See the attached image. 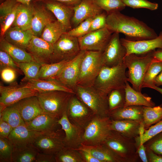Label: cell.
I'll list each match as a JSON object with an SVG mask.
<instances>
[{
  "instance_id": "obj_1",
  "label": "cell",
  "mask_w": 162,
  "mask_h": 162,
  "mask_svg": "<svg viewBox=\"0 0 162 162\" xmlns=\"http://www.w3.org/2000/svg\"><path fill=\"white\" fill-rule=\"evenodd\" d=\"M106 27L112 33H122L126 39L136 41L155 38L158 35L146 24L133 17L116 11L107 14Z\"/></svg>"
},
{
  "instance_id": "obj_2",
  "label": "cell",
  "mask_w": 162,
  "mask_h": 162,
  "mask_svg": "<svg viewBox=\"0 0 162 162\" xmlns=\"http://www.w3.org/2000/svg\"><path fill=\"white\" fill-rule=\"evenodd\" d=\"M126 69L123 62L112 67L103 66L93 86L106 95L113 90L124 88L128 81Z\"/></svg>"
},
{
  "instance_id": "obj_3",
  "label": "cell",
  "mask_w": 162,
  "mask_h": 162,
  "mask_svg": "<svg viewBox=\"0 0 162 162\" xmlns=\"http://www.w3.org/2000/svg\"><path fill=\"white\" fill-rule=\"evenodd\" d=\"M154 51L143 56L130 54L126 55L123 59V62L128 69V81L131 84L132 87L136 91H141L146 73L153 62Z\"/></svg>"
},
{
  "instance_id": "obj_4",
  "label": "cell",
  "mask_w": 162,
  "mask_h": 162,
  "mask_svg": "<svg viewBox=\"0 0 162 162\" xmlns=\"http://www.w3.org/2000/svg\"><path fill=\"white\" fill-rule=\"evenodd\" d=\"M73 90L77 98L95 115L102 117H109L107 95L93 86L83 87L76 85Z\"/></svg>"
},
{
  "instance_id": "obj_5",
  "label": "cell",
  "mask_w": 162,
  "mask_h": 162,
  "mask_svg": "<svg viewBox=\"0 0 162 162\" xmlns=\"http://www.w3.org/2000/svg\"><path fill=\"white\" fill-rule=\"evenodd\" d=\"M74 94L60 91L38 92V98L44 112L60 118L66 112L70 100Z\"/></svg>"
},
{
  "instance_id": "obj_6",
  "label": "cell",
  "mask_w": 162,
  "mask_h": 162,
  "mask_svg": "<svg viewBox=\"0 0 162 162\" xmlns=\"http://www.w3.org/2000/svg\"><path fill=\"white\" fill-rule=\"evenodd\" d=\"M103 144L118 155L124 162L141 161L137 152L134 139L112 130Z\"/></svg>"
},
{
  "instance_id": "obj_7",
  "label": "cell",
  "mask_w": 162,
  "mask_h": 162,
  "mask_svg": "<svg viewBox=\"0 0 162 162\" xmlns=\"http://www.w3.org/2000/svg\"><path fill=\"white\" fill-rule=\"evenodd\" d=\"M102 52L86 51L82 60L76 85L88 87L93 86L103 65Z\"/></svg>"
},
{
  "instance_id": "obj_8",
  "label": "cell",
  "mask_w": 162,
  "mask_h": 162,
  "mask_svg": "<svg viewBox=\"0 0 162 162\" xmlns=\"http://www.w3.org/2000/svg\"><path fill=\"white\" fill-rule=\"evenodd\" d=\"M111 121L109 117L94 115L83 130L82 144L95 146L103 144L112 131Z\"/></svg>"
},
{
  "instance_id": "obj_9",
  "label": "cell",
  "mask_w": 162,
  "mask_h": 162,
  "mask_svg": "<svg viewBox=\"0 0 162 162\" xmlns=\"http://www.w3.org/2000/svg\"><path fill=\"white\" fill-rule=\"evenodd\" d=\"M53 45V51L50 63L70 60L80 52L78 38L64 33Z\"/></svg>"
},
{
  "instance_id": "obj_10",
  "label": "cell",
  "mask_w": 162,
  "mask_h": 162,
  "mask_svg": "<svg viewBox=\"0 0 162 162\" xmlns=\"http://www.w3.org/2000/svg\"><path fill=\"white\" fill-rule=\"evenodd\" d=\"M64 133L62 129L43 133L34 139L32 145L39 152L55 155L64 146Z\"/></svg>"
},
{
  "instance_id": "obj_11",
  "label": "cell",
  "mask_w": 162,
  "mask_h": 162,
  "mask_svg": "<svg viewBox=\"0 0 162 162\" xmlns=\"http://www.w3.org/2000/svg\"><path fill=\"white\" fill-rule=\"evenodd\" d=\"M37 90L19 86L15 82L10 85L0 86V112L6 107L15 104L20 100L30 97L37 96Z\"/></svg>"
},
{
  "instance_id": "obj_12",
  "label": "cell",
  "mask_w": 162,
  "mask_h": 162,
  "mask_svg": "<svg viewBox=\"0 0 162 162\" xmlns=\"http://www.w3.org/2000/svg\"><path fill=\"white\" fill-rule=\"evenodd\" d=\"M66 114L71 123L83 130L95 115L75 94L70 100Z\"/></svg>"
},
{
  "instance_id": "obj_13",
  "label": "cell",
  "mask_w": 162,
  "mask_h": 162,
  "mask_svg": "<svg viewBox=\"0 0 162 162\" xmlns=\"http://www.w3.org/2000/svg\"><path fill=\"white\" fill-rule=\"evenodd\" d=\"M112 33L106 27L90 31L78 38L81 50L103 52Z\"/></svg>"
},
{
  "instance_id": "obj_14",
  "label": "cell",
  "mask_w": 162,
  "mask_h": 162,
  "mask_svg": "<svg viewBox=\"0 0 162 162\" xmlns=\"http://www.w3.org/2000/svg\"><path fill=\"white\" fill-rule=\"evenodd\" d=\"M126 55V50L121 43L119 33H114L102 52L103 66L112 67L122 63Z\"/></svg>"
},
{
  "instance_id": "obj_15",
  "label": "cell",
  "mask_w": 162,
  "mask_h": 162,
  "mask_svg": "<svg viewBox=\"0 0 162 162\" xmlns=\"http://www.w3.org/2000/svg\"><path fill=\"white\" fill-rule=\"evenodd\" d=\"M85 51L81 50L75 58L68 62L56 76L51 79L57 80L73 90L76 85L80 64Z\"/></svg>"
},
{
  "instance_id": "obj_16",
  "label": "cell",
  "mask_w": 162,
  "mask_h": 162,
  "mask_svg": "<svg viewBox=\"0 0 162 162\" xmlns=\"http://www.w3.org/2000/svg\"><path fill=\"white\" fill-rule=\"evenodd\" d=\"M120 41L126 49V55L132 53L146 55L157 48L162 49V31L153 39L133 41L122 38Z\"/></svg>"
},
{
  "instance_id": "obj_17",
  "label": "cell",
  "mask_w": 162,
  "mask_h": 162,
  "mask_svg": "<svg viewBox=\"0 0 162 162\" xmlns=\"http://www.w3.org/2000/svg\"><path fill=\"white\" fill-rule=\"evenodd\" d=\"M26 50L35 61L41 65L51 63L53 45L40 37L33 35Z\"/></svg>"
},
{
  "instance_id": "obj_18",
  "label": "cell",
  "mask_w": 162,
  "mask_h": 162,
  "mask_svg": "<svg viewBox=\"0 0 162 162\" xmlns=\"http://www.w3.org/2000/svg\"><path fill=\"white\" fill-rule=\"evenodd\" d=\"M64 133L65 146L78 149L82 144L83 130L71 123L67 118L66 112L58 120Z\"/></svg>"
},
{
  "instance_id": "obj_19",
  "label": "cell",
  "mask_w": 162,
  "mask_h": 162,
  "mask_svg": "<svg viewBox=\"0 0 162 162\" xmlns=\"http://www.w3.org/2000/svg\"><path fill=\"white\" fill-rule=\"evenodd\" d=\"M73 9L74 13L71 20V24L74 28L85 20L104 11L94 0H82L73 7Z\"/></svg>"
},
{
  "instance_id": "obj_20",
  "label": "cell",
  "mask_w": 162,
  "mask_h": 162,
  "mask_svg": "<svg viewBox=\"0 0 162 162\" xmlns=\"http://www.w3.org/2000/svg\"><path fill=\"white\" fill-rule=\"evenodd\" d=\"M46 8L52 12L57 20L68 30L72 28L71 20L73 16V7L55 0L42 1Z\"/></svg>"
},
{
  "instance_id": "obj_21",
  "label": "cell",
  "mask_w": 162,
  "mask_h": 162,
  "mask_svg": "<svg viewBox=\"0 0 162 162\" xmlns=\"http://www.w3.org/2000/svg\"><path fill=\"white\" fill-rule=\"evenodd\" d=\"M34 1L35 2L33 3L34 13L31 29L34 35L39 37L45 27L55 20L44 4H40L38 2Z\"/></svg>"
},
{
  "instance_id": "obj_22",
  "label": "cell",
  "mask_w": 162,
  "mask_h": 162,
  "mask_svg": "<svg viewBox=\"0 0 162 162\" xmlns=\"http://www.w3.org/2000/svg\"><path fill=\"white\" fill-rule=\"evenodd\" d=\"M20 3L16 0H5L0 5V38L11 27Z\"/></svg>"
},
{
  "instance_id": "obj_23",
  "label": "cell",
  "mask_w": 162,
  "mask_h": 162,
  "mask_svg": "<svg viewBox=\"0 0 162 162\" xmlns=\"http://www.w3.org/2000/svg\"><path fill=\"white\" fill-rule=\"evenodd\" d=\"M44 132L29 130L24 125H21L14 128L8 139L13 147H19L32 144L36 137Z\"/></svg>"
},
{
  "instance_id": "obj_24",
  "label": "cell",
  "mask_w": 162,
  "mask_h": 162,
  "mask_svg": "<svg viewBox=\"0 0 162 162\" xmlns=\"http://www.w3.org/2000/svg\"><path fill=\"white\" fill-rule=\"evenodd\" d=\"M59 119L44 112L39 115L30 121L25 123V126L29 130L42 132L57 130L61 125Z\"/></svg>"
},
{
  "instance_id": "obj_25",
  "label": "cell",
  "mask_w": 162,
  "mask_h": 162,
  "mask_svg": "<svg viewBox=\"0 0 162 162\" xmlns=\"http://www.w3.org/2000/svg\"><path fill=\"white\" fill-rule=\"evenodd\" d=\"M16 104L25 124L44 113L37 96L23 99L16 103Z\"/></svg>"
},
{
  "instance_id": "obj_26",
  "label": "cell",
  "mask_w": 162,
  "mask_h": 162,
  "mask_svg": "<svg viewBox=\"0 0 162 162\" xmlns=\"http://www.w3.org/2000/svg\"><path fill=\"white\" fill-rule=\"evenodd\" d=\"M22 85L25 87L35 89L39 92L60 91L75 94L72 89L57 80L52 79L30 80Z\"/></svg>"
},
{
  "instance_id": "obj_27",
  "label": "cell",
  "mask_w": 162,
  "mask_h": 162,
  "mask_svg": "<svg viewBox=\"0 0 162 162\" xmlns=\"http://www.w3.org/2000/svg\"><path fill=\"white\" fill-rule=\"evenodd\" d=\"M33 35L31 29L24 30L11 26L6 31L3 38L10 44L26 50Z\"/></svg>"
},
{
  "instance_id": "obj_28",
  "label": "cell",
  "mask_w": 162,
  "mask_h": 162,
  "mask_svg": "<svg viewBox=\"0 0 162 162\" xmlns=\"http://www.w3.org/2000/svg\"><path fill=\"white\" fill-rule=\"evenodd\" d=\"M80 149L88 151L100 162H124L118 155L103 144L95 146L82 144L78 149Z\"/></svg>"
},
{
  "instance_id": "obj_29",
  "label": "cell",
  "mask_w": 162,
  "mask_h": 162,
  "mask_svg": "<svg viewBox=\"0 0 162 162\" xmlns=\"http://www.w3.org/2000/svg\"><path fill=\"white\" fill-rule=\"evenodd\" d=\"M141 121L111 120L110 128L112 130L118 132L126 137L134 139L139 136V128Z\"/></svg>"
},
{
  "instance_id": "obj_30",
  "label": "cell",
  "mask_w": 162,
  "mask_h": 162,
  "mask_svg": "<svg viewBox=\"0 0 162 162\" xmlns=\"http://www.w3.org/2000/svg\"><path fill=\"white\" fill-rule=\"evenodd\" d=\"M143 106H130L120 108L110 112L109 116L112 120H143Z\"/></svg>"
},
{
  "instance_id": "obj_31",
  "label": "cell",
  "mask_w": 162,
  "mask_h": 162,
  "mask_svg": "<svg viewBox=\"0 0 162 162\" xmlns=\"http://www.w3.org/2000/svg\"><path fill=\"white\" fill-rule=\"evenodd\" d=\"M34 13L32 1L29 5L20 3L11 26H17L24 30L31 29Z\"/></svg>"
},
{
  "instance_id": "obj_32",
  "label": "cell",
  "mask_w": 162,
  "mask_h": 162,
  "mask_svg": "<svg viewBox=\"0 0 162 162\" xmlns=\"http://www.w3.org/2000/svg\"><path fill=\"white\" fill-rule=\"evenodd\" d=\"M125 93V102L124 107L130 106H140L153 107L155 104L152 98L142 94L141 92L134 90L127 82L124 88Z\"/></svg>"
},
{
  "instance_id": "obj_33",
  "label": "cell",
  "mask_w": 162,
  "mask_h": 162,
  "mask_svg": "<svg viewBox=\"0 0 162 162\" xmlns=\"http://www.w3.org/2000/svg\"><path fill=\"white\" fill-rule=\"evenodd\" d=\"M0 50L8 53L16 63L35 61L31 54L26 50L10 44L4 38H0Z\"/></svg>"
},
{
  "instance_id": "obj_34",
  "label": "cell",
  "mask_w": 162,
  "mask_h": 162,
  "mask_svg": "<svg viewBox=\"0 0 162 162\" xmlns=\"http://www.w3.org/2000/svg\"><path fill=\"white\" fill-rule=\"evenodd\" d=\"M67 29L57 20L48 24L44 28L40 38L53 44L61 36L67 32Z\"/></svg>"
},
{
  "instance_id": "obj_35",
  "label": "cell",
  "mask_w": 162,
  "mask_h": 162,
  "mask_svg": "<svg viewBox=\"0 0 162 162\" xmlns=\"http://www.w3.org/2000/svg\"><path fill=\"white\" fill-rule=\"evenodd\" d=\"M38 152L32 144L21 147H13L12 162H35Z\"/></svg>"
},
{
  "instance_id": "obj_36",
  "label": "cell",
  "mask_w": 162,
  "mask_h": 162,
  "mask_svg": "<svg viewBox=\"0 0 162 162\" xmlns=\"http://www.w3.org/2000/svg\"><path fill=\"white\" fill-rule=\"evenodd\" d=\"M0 119L9 124L13 128L25 124L16 103L6 107L0 112Z\"/></svg>"
},
{
  "instance_id": "obj_37",
  "label": "cell",
  "mask_w": 162,
  "mask_h": 162,
  "mask_svg": "<svg viewBox=\"0 0 162 162\" xmlns=\"http://www.w3.org/2000/svg\"><path fill=\"white\" fill-rule=\"evenodd\" d=\"M16 63L24 75V77L21 81L22 83H25L30 80L39 79L42 65L40 64L35 61Z\"/></svg>"
},
{
  "instance_id": "obj_38",
  "label": "cell",
  "mask_w": 162,
  "mask_h": 162,
  "mask_svg": "<svg viewBox=\"0 0 162 162\" xmlns=\"http://www.w3.org/2000/svg\"><path fill=\"white\" fill-rule=\"evenodd\" d=\"M143 116L146 130L162 119V106H143Z\"/></svg>"
},
{
  "instance_id": "obj_39",
  "label": "cell",
  "mask_w": 162,
  "mask_h": 162,
  "mask_svg": "<svg viewBox=\"0 0 162 162\" xmlns=\"http://www.w3.org/2000/svg\"><path fill=\"white\" fill-rule=\"evenodd\" d=\"M107 99L109 113L124 107L125 102L124 88L112 90L107 95Z\"/></svg>"
},
{
  "instance_id": "obj_40",
  "label": "cell",
  "mask_w": 162,
  "mask_h": 162,
  "mask_svg": "<svg viewBox=\"0 0 162 162\" xmlns=\"http://www.w3.org/2000/svg\"><path fill=\"white\" fill-rule=\"evenodd\" d=\"M70 61H64L42 65L40 70L39 79L48 80L54 77L59 73Z\"/></svg>"
},
{
  "instance_id": "obj_41",
  "label": "cell",
  "mask_w": 162,
  "mask_h": 162,
  "mask_svg": "<svg viewBox=\"0 0 162 162\" xmlns=\"http://www.w3.org/2000/svg\"><path fill=\"white\" fill-rule=\"evenodd\" d=\"M55 155L56 162H83L77 149L64 146Z\"/></svg>"
},
{
  "instance_id": "obj_42",
  "label": "cell",
  "mask_w": 162,
  "mask_h": 162,
  "mask_svg": "<svg viewBox=\"0 0 162 162\" xmlns=\"http://www.w3.org/2000/svg\"><path fill=\"white\" fill-rule=\"evenodd\" d=\"M162 70V62L155 61L149 66L145 74L142 85V88H152L155 86L154 81L157 76Z\"/></svg>"
},
{
  "instance_id": "obj_43",
  "label": "cell",
  "mask_w": 162,
  "mask_h": 162,
  "mask_svg": "<svg viewBox=\"0 0 162 162\" xmlns=\"http://www.w3.org/2000/svg\"><path fill=\"white\" fill-rule=\"evenodd\" d=\"M96 3L104 11L108 14L120 11L126 6L122 0H94Z\"/></svg>"
},
{
  "instance_id": "obj_44",
  "label": "cell",
  "mask_w": 162,
  "mask_h": 162,
  "mask_svg": "<svg viewBox=\"0 0 162 162\" xmlns=\"http://www.w3.org/2000/svg\"><path fill=\"white\" fill-rule=\"evenodd\" d=\"M94 16L85 20L65 34L68 36L78 38L86 35L90 32L91 24Z\"/></svg>"
},
{
  "instance_id": "obj_45",
  "label": "cell",
  "mask_w": 162,
  "mask_h": 162,
  "mask_svg": "<svg viewBox=\"0 0 162 162\" xmlns=\"http://www.w3.org/2000/svg\"><path fill=\"white\" fill-rule=\"evenodd\" d=\"M13 146L8 138H0V162H12Z\"/></svg>"
},
{
  "instance_id": "obj_46",
  "label": "cell",
  "mask_w": 162,
  "mask_h": 162,
  "mask_svg": "<svg viewBox=\"0 0 162 162\" xmlns=\"http://www.w3.org/2000/svg\"><path fill=\"white\" fill-rule=\"evenodd\" d=\"M126 6L133 8H145L151 10H156L158 4L148 0H122Z\"/></svg>"
},
{
  "instance_id": "obj_47",
  "label": "cell",
  "mask_w": 162,
  "mask_h": 162,
  "mask_svg": "<svg viewBox=\"0 0 162 162\" xmlns=\"http://www.w3.org/2000/svg\"><path fill=\"white\" fill-rule=\"evenodd\" d=\"M144 144L146 147L162 156V131L149 139Z\"/></svg>"
},
{
  "instance_id": "obj_48",
  "label": "cell",
  "mask_w": 162,
  "mask_h": 162,
  "mask_svg": "<svg viewBox=\"0 0 162 162\" xmlns=\"http://www.w3.org/2000/svg\"><path fill=\"white\" fill-rule=\"evenodd\" d=\"M5 67L11 68L20 74L22 73L10 56L6 52L0 50V68Z\"/></svg>"
},
{
  "instance_id": "obj_49",
  "label": "cell",
  "mask_w": 162,
  "mask_h": 162,
  "mask_svg": "<svg viewBox=\"0 0 162 162\" xmlns=\"http://www.w3.org/2000/svg\"><path fill=\"white\" fill-rule=\"evenodd\" d=\"M107 13L105 11L94 16L92 20L90 31H94L106 27Z\"/></svg>"
},
{
  "instance_id": "obj_50",
  "label": "cell",
  "mask_w": 162,
  "mask_h": 162,
  "mask_svg": "<svg viewBox=\"0 0 162 162\" xmlns=\"http://www.w3.org/2000/svg\"><path fill=\"white\" fill-rule=\"evenodd\" d=\"M18 73L14 69L10 67L0 68V76L4 82L11 83L14 82L17 77Z\"/></svg>"
},
{
  "instance_id": "obj_51",
  "label": "cell",
  "mask_w": 162,
  "mask_h": 162,
  "mask_svg": "<svg viewBox=\"0 0 162 162\" xmlns=\"http://www.w3.org/2000/svg\"><path fill=\"white\" fill-rule=\"evenodd\" d=\"M162 131V119L146 130L143 138L140 142L144 144L153 136Z\"/></svg>"
},
{
  "instance_id": "obj_52",
  "label": "cell",
  "mask_w": 162,
  "mask_h": 162,
  "mask_svg": "<svg viewBox=\"0 0 162 162\" xmlns=\"http://www.w3.org/2000/svg\"><path fill=\"white\" fill-rule=\"evenodd\" d=\"M13 128L8 123L0 119V138H8Z\"/></svg>"
},
{
  "instance_id": "obj_53",
  "label": "cell",
  "mask_w": 162,
  "mask_h": 162,
  "mask_svg": "<svg viewBox=\"0 0 162 162\" xmlns=\"http://www.w3.org/2000/svg\"><path fill=\"white\" fill-rule=\"evenodd\" d=\"M35 162H56L55 155L38 152Z\"/></svg>"
},
{
  "instance_id": "obj_54",
  "label": "cell",
  "mask_w": 162,
  "mask_h": 162,
  "mask_svg": "<svg viewBox=\"0 0 162 162\" xmlns=\"http://www.w3.org/2000/svg\"><path fill=\"white\" fill-rule=\"evenodd\" d=\"M77 150H78L83 162H100L88 151L82 149Z\"/></svg>"
},
{
  "instance_id": "obj_55",
  "label": "cell",
  "mask_w": 162,
  "mask_h": 162,
  "mask_svg": "<svg viewBox=\"0 0 162 162\" xmlns=\"http://www.w3.org/2000/svg\"><path fill=\"white\" fill-rule=\"evenodd\" d=\"M137 148V152L141 161L148 162L146 152V147L144 144L135 143Z\"/></svg>"
},
{
  "instance_id": "obj_56",
  "label": "cell",
  "mask_w": 162,
  "mask_h": 162,
  "mask_svg": "<svg viewBox=\"0 0 162 162\" xmlns=\"http://www.w3.org/2000/svg\"><path fill=\"white\" fill-rule=\"evenodd\" d=\"M146 147L148 162H162V156L155 153L149 148Z\"/></svg>"
},
{
  "instance_id": "obj_57",
  "label": "cell",
  "mask_w": 162,
  "mask_h": 162,
  "mask_svg": "<svg viewBox=\"0 0 162 162\" xmlns=\"http://www.w3.org/2000/svg\"><path fill=\"white\" fill-rule=\"evenodd\" d=\"M35 1H45L50 0H34ZM58 1L64 4H66L74 7L79 3H80L82 0H52Z\"/></svg>"
},
{
  "instance_id": "obj_58",
  "label": "cell",
  "mask_w": 162,
  "mask_h": 162,
  "mask_svg": "<svg viewBox=\"0 0 162 162\" xmlns=\"http://www.w3.org/2000/svg\"><path fill=\"white\" fill-rule=\"evenodd\" d=\"M154 51L153 53L154 60L162 62V49Z\"/></svg>"
},
{
  "instance_id": "obj_59",
  "label": "cell",
  "mask_w": 162,
  "mask_h": 162,
  "mask_svg": "<svg viewBox=\"0 0 162 162\" xmlns=\"http://www.w3.org/2000/svg\"><path fill=\"white\" fill-rule=\"evenodd\" d=\"M146 130V129H145V124L143 120L140 122L139 130V138L140 140V142L143 138Z\"/></svg>"
},
{
  "instance_id": "obj_60",
  "label": "cell",
  "mask_w": 162,
  "mask_h": 162,
  "mask_svg": "<svg viewBox=\"0 0 162 162\" xmlns=\"http://www.w3.org/2000/svg\"><path fill=\"white\" fill-rule=\"evenodd\" d=\"M154 83L155 86L159 87L162 86V70L154 79Z\"/></svg>"
},
{
  "instance_id": "obj_61",
  "label": "cell",
  "mask_w": 162,
  "mask_h": 162,
  "mask_svg": "<svg viewBox=\"0 0 162 162\" xmlns=\"http://www.w3.org/2000/svg\"><path fill=\"white\" fill-rule=\"evenodd\" d=\"M20 3L26 5L29 4L33 0H16Z\"/></svg>"
},
{
  "instance_id": "obj_62",
  "label": "cell",
  "mask_w": 162,
  "mask_h": 162,
  "mask_svg": "<svg viewBox=\"0 0 162 162\" xmlns=\"http://www.w3.org/2000/svg\"><path fill=\"white\" fill-rule=\"evenodd\" d=\"M152 89L156 90L162 95V88L156 86H154L152 87ZM160 105L162 106V104Z\"/></svg>"
}]
</instances>
